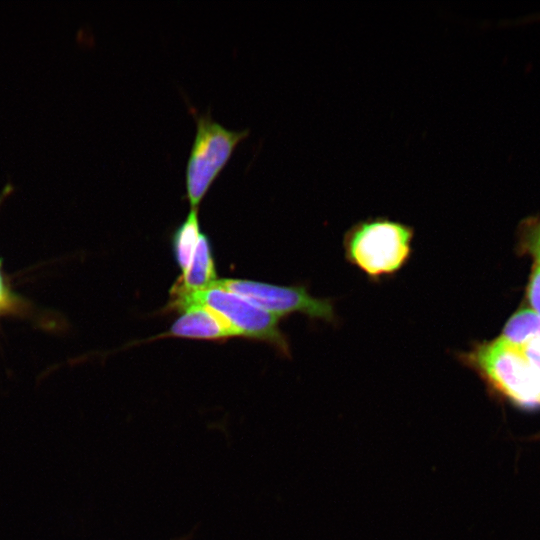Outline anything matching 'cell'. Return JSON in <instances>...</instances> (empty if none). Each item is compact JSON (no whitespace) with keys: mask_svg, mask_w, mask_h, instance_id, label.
Returning a JSON list of instances; mask_svg holds the SVG:
<instances>
[{"mask_svg":"<svg viewBox=\"0 0 540 540\" xmlns=\"http://www.w3.org/2000/svg\"><path fill=\"white\" fill-rule=\"evenodd\" d=\"M414 228L384 216L368 217L344 233L345 259L371 282L393 278L409 262Z\"/></svg>","mask_w":540,"mask_h":540,"instance_id":"1","label":"cell"},{"mask_svg":"<svg viewBox=\"0 0 540 540\" xmlns=\"http://www.w3.org/2000/svg\"><path fill=\"white\" fill-rule=\"evenodd\" d=\"M457 358L511 399L527 406L540 404V374L521 347L500 337L480 343L468 352L457 353Z\"/></svg>","mask_w":540,"mask_h":540,"instance_id":"2","label":"cell"},{"mask_svg":"<svg viewBox=\"0 0 540 540\" xmlns=\"http://www.w3.org/2000/svg\"><path fill=\"white\" fill-rule=\"evenodd\" d=\"M191 306L208 307L220 314L232 327L237 336L265 341L280 354L290 356V345L279 326V317L242 296L212 286L202 291L171 296L167 310L182 311Z\"/></svg>","mask_w":540,"mask_h":540,"instance_id":"3","label":"cell"},{"mask_svg":"<svg viewBox=\"0 0 540 540\" xmlns=\"http://www.w3.org/2000/svg\"><path fill=\"white\" fill-rule=\"evenodd\" d=\"M196 133L185 170V198L191 208H198L207 190L231 157L236 145L249 129L230 130L212 119L210 112L191 108Z\"/></svg>","mask_w":540,"mask_h":540,"instance_id":"4","label":"cell"},{"mask_svg":"<svg viewBox=\"0 0 540 540\" xmlns=\"http://www.w3.org/2000/svg\"><path fill=\"white\" fill-rule=\"evenodd\" d=\"M218 286L236 293L254 305L279 317L301 313L313 321L338 322L334 302L330 298L312 296L303 285L283 286L246 279H219Z\"/></svg>","mask_w":540,"mask_h":540,"instance_id":"5","label":"cell"},{"mask_svg":"<svg viewBox=\"0 0 540 540\" xmlns=\"http://www.w3.org/2000/svg\"><path fill=\"white\" fill-rule=\"evenodd\" d=\"M169 331L158 337H181L223 341L236 337L230 324L216 311L204 306H191L182 311Z\"/></svg>","mask_w":540,"mask_h":540,"instance_id":"6","label":"cell"},{"mask_svg":"<svg viewBox=\"0 0 540 540\" xmlns=\"http://www.w3.org/2000/svg\"><path fill=\"white\" fill-rule=\"evenodd\" d=\"M217 280L211 243L208 236L202 233L189 267L175 281L170 295L202 291L212 287Z\"/></svg>","mask_w":540,"mask_h":540,"instance_id":"7","label":"cell"},{"mask_svg":"<svg viewBox=\"0 0 540 540\" xmlns=\"http://www.w3.org/2000/svg\"><path fill=\"white\" fill-rule=\"evenodd\" d=\"M201 234L198 208H191L172 235L174 258L182 272L189 267Z\"/></svg>","mask_w":540,"mask_h":540,"instance_id":"8","label":"cell"},{"mask_svg":"<svg viewBox=\"0 0 540 540\" xmlns=\"http://www.w3.org/2000/svg\"><path fill=\"white\" fill-rule=\"evenodd\" d=\"M502 338L518 347L540 338V316L531 309L518 311L505 325Z\"/></svg>","mask_w":540,"mask_h":540,"instance_id":"9","label":"cell"},{"mask_svg":"<svg viewBox=\"0 0 540 540\" xmlns=\"http://www.w3.org/2000/svg\"><path fill=\"white\" fill-rule=\"evenodd\" d=\"M528 298L533 311L540 316V264L538 263L530 278Z\"/></svg>","mask_w":540,"mask_h":540,"instance_id":"10","label":"cell"},{"mask_svg":"<svg viewBox=\"0 0 540 540\" xmlns=\"http://www.w3.org/2000/svg\"><path fill=\"white\" fill-rule=\"evenodd\" d=\"M521 348L533 368L540 374V338L529 341Z\"/></svg>","mask_w":540,"mask_h":540,"instance_id":"11","label":"cell"},{"mask_svg":"<svg viewBox=\"0 0 540 540\" xmlns=\"http://www.w3.org/2000/svg\"><path fill=\"white\" fill-rule=\"evenodd\" d=\"M529 247L540 264V222L531 231L529 237Z\"/></svg>","mask_w":540,"mask_h":540,"instance_id":"12","label":"cell"},{"mask_svg":"<svg viewBox=\"0 0 540 540\" xmlns=\"http://www.w3.org/2000/svg\"><path fill=\"white\" fill-rule=\"evenodd\" d=\"M8 303V291L5 286L2 273L0 270V309L4 306H6Z\"/></svg>","mask_w":540,"mask_h":540,"instance_id":"13","label":"cell"}]
</instances>
